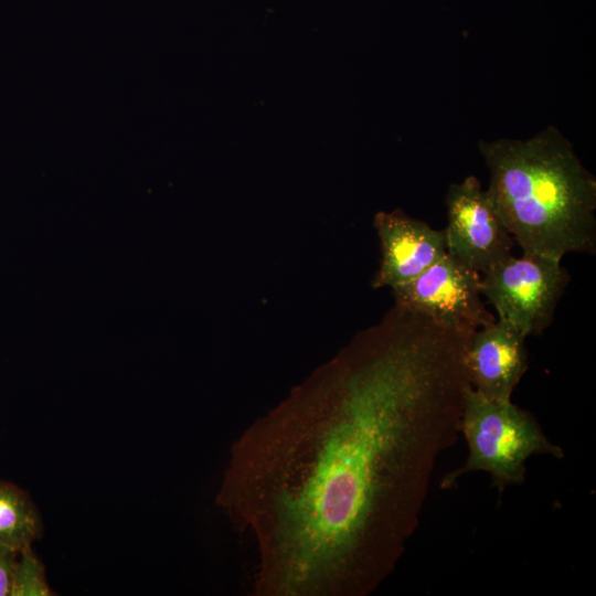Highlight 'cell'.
I'll use <instances>...</instances> for the list:
<instances>
[{"label":"cell","instance_id":"obj_9","mask_svg":"<svg viewBox=\"0 0 596 596\" xmlns=\"http://www.w3.org/2000/svg\"><path fill=\"white\" fill-rule=\"evenodd\" d=\"M41 515L30 496L0 480V546L20 551L42 534Z\"/></svg>","mask_w":596,"mask_h":596},{"label":"cell","instance_id":"obj_6","mask_svg":"<svg viewBox=\"0 0 596 596\" xmlns=\"http://www.w3.org/2000/svg\"><path fill=\"white\" fill-rule=\"evenodd\" d=\"M445 202L448 254L480 274L512 255L514 240L476 177L450 184Z\"/></svg>","mask_w":596,"mask_h":596},{"label":"cell","instance_id":"obj_4","mask_svg":"<svg viewBox=\"0 0 596 596\" xmlns=\"http://www.w3.org/2000/svg\"><path fill=\"white\" fill-rule=\"evenodd\" d=\"M570 281L561 262L522 253L508 256L481 277L482 296L498 318L510 321L526 338L550 327Z\"/></svg>","mask_w":596,"mask_h":596},{"label":"cell","instance_id":"obj_8","mask_svg":"<svg viewBox=\"0 0 596 596\" xmlns=\"http://www.w3.org/2000/svg\"><path fill=\"white\" fill-rule=\"evenodd\" d=\"M525 339L502 318L475 330L465 354L471 387L488 398L511 401L529 364Z\"/></svg>","mask_w":596,"mask_h":596},{"label":"cell","instance_id":"obj_2","mask_svg":"<svg viewBox=\"0 0 596 596\" xmlns=\"http://www.w3.org/2000/svg\"><path fill=\"white\" fill-rule=\"evenodd\" d=\"M486 190L522 253L554 260L596 251V179L550 126L528 140L480 141Z\"/></svg>","mask_w":596,"mask_h":596},{"label":"cell","instance_id":"obj_1","mask_svg":"<svg viewBox=\"0 0 596 596\" xmlns=\"http://www.w3.org/2000/svg\"><path fill=\"white\" fill-rule=\"evenodd\" d=\"M471 334L395 305L237 437L217 503L255 596H364L392 573L460 434Z\"/></svg>","mask_w":596,"mask_h":596},{"label":"cell","instance_id":"obj_11","mask_svg":"<svg viewBox=\"0 0 596 596\" xmlns=\"http://www.w3.org/2000/svg\"><path fill=\"white\" fill-rule=\"evenodd\" d=\"M19 551L0 546V596H10Z\"/></svg>","mask_w":596,"mask_h":596},{"label":"cell","instance_id":"obj_5","mask_svg":"<svg viewBox=\"0 0 596 596\" xmlns=\"http://www.w3.org/2000/svg\"><path fill=\"white\" fill-rule=\"evenodd\" d=\"M392 290L395 305L446 327L475 331L496 320L482 300L480 273L448 253Z\"/></svg>","mask_w":596,"mask_h":596},{"label":"cell","instance_id":"obj_3","mask_svg":"<svg viewBox=\"0 0 596 596\" xmlns=\"http://www.w3.org/2000/svg\"><path fill=\"white\" fill-rule=\"evenodd\" d=\"M460 434L467 443L468 456L458 469L443 477V488H450L466 473L485 471L502 492L508 486L523 482L530 457L564 456L530 412L512 401L488 398L471 386L465 393Z\"/></svg>","mask_w":596,"mask_h":596},{"label":"cell","instance_id":"obj_10","mask_svg":"<svg viewBox=\"0 0 596 596\" xmlns=\"http://www.w3.org/2000/svg\"><path fill=\"white\" fill-rule=\"evenodd\" d=\"M53 595L45 578L44 566L32 546L19 551L10 596Z\"/></svg>","mask_w":596,"mask_h":596},{"label":"cell","instance_id":"obj_7","mask_svg":"<svg viewBox=\"0 0 596 596\" xmlns=\"http://www.w3.org/2000/svg\"><path fill=\"white\" fill-rule=\"evenodd\" d=\"M374 227L381 244V264L372 286L395 288L417 277L446 253L444 230L396 209L379 212Z\"/></svg>","mask_w":596,"mask_h":596}]
</instances>
